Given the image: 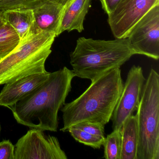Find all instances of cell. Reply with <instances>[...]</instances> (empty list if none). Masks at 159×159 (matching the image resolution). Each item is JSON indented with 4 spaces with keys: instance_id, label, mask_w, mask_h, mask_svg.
I'll use <instances>...</instances> for the list:
<instances>
[{
    "instance_id": "obj_17",
    "label": "cell",
    "mask_w": 159,
    "mask_h": 159,
    "mask_svg": "<svg viewBox=\"0 0 159 159\" xmlns=\"http://www.w3.org/2000/svg\"><path fill=\"white\" fill-rule=\"evenodd\" d=\"M104 158L106 159H121V130H113L105 138Z\"/></svg>"
},
{
    "instance_id": "obj_1",
    "label": "cell",
    "mask_w": 159,
    "mask_h": 159,
    "mask_svg": "<svg viewBox=\"0 0 159 159\" xmlns=\"http://www.w3.org/2000/svg\"><path fill=\"white\" fill-rule=\"evenodd\" d=\"M74 77L66 67L50 72L42 84L9 108L17 122L30 128L57 132L58 111L65 104Z\"/></svg>"
},
{
    "instance_id": "obj_12",
    "label": "cell",
    "mask_w": 159,
    "mask_h": 159,
    "mask_svg": "<svg viewBox=\"0 0 159 159\" xmlns=\"http://www.w3.org/2000/svg\"><path fill=\"white\" fill-rule=\"evenodd\" d=\"M65 6L50 2L33 10L35 32H52L58 37L60 21Z\"/></svg>"
},
{
    "instance_id": "obj_21",
    "label": "cell",
    "mask_w": 159,
    "mask_h": 159,
    "mask_svg": "<svg viewBox=\"0 0 159 159\" xmlns=\"http://www.w3.org/2000/svg\"><path fill=\"white\" fill-rule=\"evenodd\" d=\"M120 1V0H100L102 9L107 15L115 9Z\"/></svg>"
},
{
    "instance_id": "obj_22",
    "label": "cell",
    "mask_w": 159,
    "mask_h": 159,
    "mask_svg": "<svg viewBox=\"0 0 159 159\" xmlns=\"http://www.w3.org/2000/svg\"><path fill=\"white\" fill-rule=\"evenodd\" d=\"M5 22L3 18V15H2V12L0 11V27L2 26V25L5 24Z\"/></svg>"
},
{
    "instance_id": "obj_3",
    "label": "cell",
    "mask_w": 159,
    "mask_h": 159,
    "mask_svg": "<svg viewBox=\"0 0 159 159\" xmlns=\"http://www.w3.org/2000/svg\"><path fill=\"white\" fill-rule=\"evenodd\" d=\"M136 54L127 38L107 41L81 37L70 54V64L75 77L93 82L108 71L120 68Z\"/></svg>"
},
{
    "instance_id": "obj_9",
    "label": "cell",
    "mask_w": 159,
    "mask_h": 159,
    "mask_svg": "<svg viewBox=\"0 0 159 159\" xmlns=\"http://www.w3.org/2000/svg\"><path fill=\"white\" fill-rule=\"evenodd\" d=\"M146 80L141 67H131L111 118L113 130H121L125 120L137 110Z\"/></svg>"
},
{
    "instance_id": "obj_13",
    "label": "cell",
    "mask_w": 159,
    "mask_h": 159,
    "mask_svg": "<svg viewBox=\"0 0 159 159\" xmlns=\"http://www.w3.org/2000/svg\"><path fill=\"white\" fill-rule=\"evenodd\" d=\"M2 12L5 23L14 29L20 41L36 33L33 10L17 9Z\"/></svg>"
},
{
    "instance_id": "obj_23",
    "label": "cell",
    "mask_w": 159,
    "mask_h": 159,
    "mask_svg": "<svg viewBox=\"0 0 159 159\" xmlns=\"http://www.w3.org/2000/svg\"><path fill=\"white\" fill-rule=\"evenodd\" d=\"M1 125L0 124V132H1Z\"/></svg>"
},
{
    "instance_id": "obj_8",
    "label": "cell",
    "mask_w": 159,
    "mask_h": 159,
    "mask_svg": "<svg viewBox=\"0 0 159 159\" xmlns=\"http://www.w3.org/2000/svg\"><path fill=\"white\" fill-rule=\"evenodd\" d=\"M127 38L137 54L159 59V4L137 23Z\"/></svg>"
},
{
    "instance_id": "obj_2",
    "label": "cell",
    "mask_w": 159,
    "mask_h": 159,
    "mask_svg": "<svg viewBox=\"0 0 159 159\" xmlns=\"http://www.w3.org/2000/svg\"><path fill=\"white\" fill-rule=\"evenodd\" d=\"M120 68L105 73L91 83L79 98L61 109L64 125L60 131L80 123L91 122L105 126L111 120L123 88Z\"/></svg>"
},
{
    "instance_id": "obj_6",
    "label": "cell",
    "mask_w": 159,
    "mask_h": 159,
    "mask_svg": "<svg viewBox=\"0 0 159 159\" xmlns=\"http://www.w3.org/2000/svg\"><path fill=\"white\" fill-rule=\"evenodd\" d=\"M31 128L15 145V159H67L57 138Z\"/></svg>"
},
{
    "instance_id": "obj_18",
    "label": "cell",
    "mask_w": 159,
    "mask_h": 159,
    "mask_svg": "<svg viewBox=\"0 0 159 159\" xmlns=\"http://www.w3.org/2000/svg\"><path fill=\"white\" fill-rule=\"evenodd\" d=\"M67 132H69L76 141L94 149L100 148L105 142V137H101L94 135L73 126L70 127Z\"/></svg>"
},
{
    "instance_id": "obj_10",
    "label": "cell",
    "mask_w": 159,
    "mask_h": 159,
    "mask_svg": "<svg viewBox=\"0 0 159 159\" xmlns=\"http://www.w3.org/2000/svg\"><path fill=\"white\" fill-rule=\"evenodd\" d=\"M50 73L30 74L5 84L0 92V106L9 108L42 84Z\"/></svg>"
},
{
    "instance_id": "obj_14",
    "label": "cell",
    "mask_w": 159,
    "mask_h": 159,
    "mask_svg": "<svg viewBox=\"0 0 159 159\" xmlns=\"http://www.w3.org/2000/svg\"><path fill=\"white\" fill-rule=\"evenodd\" d=\"M121 159H136L139 141L138 126L136 115L128 117L121 128Z\"/></svg>"
},
{
    "instance_id": "obj_20",
    "label": "cell",
    "mask_w": 159,
    "mask_h": 159,
    "mask_svg": "<svg viewBox=\"0 0 159 159\" xmlns=\"http://www.w3.org/2000/svg\"><path fill=\"white\" fill-rule=\"evenodd\" d=\"M0 159H15V146L10 140L0 142Z\"/></svg>"
},
{
    "instance_id": "obj_15",
    "label": "cell",
    "mask_w": 159,
    "mask_h": 159,
    "mask_svg": "<svg viewBox=\"0 0 159 159\" xmlns=\"http://www.w3.org/2000/svg\"><path fill=\"white\" fill-rule=\"evenodd\" d=\"M71 0H0V11L22 9L33 10L50 2L66 6Z\"/></svg>"
},
{
    "instance_id": "obj_16",
    "label": "cell",
    "mask_w": 159,
    "mask_h": 159,
    "mask_svg": "<svg viewBox=\"0 0 159 159\" xmlns=\"http://www.w3.org/2000/svg\"><path fill=\"white\" fill-rule=\"evenodd\" d=\"M20 42L19 36L11 26L5 23L0 27V59L12 52Z\"/></svg>"
},
{
    "instance_id": "obj_5",
    "label": "cell",
    "mask_w": 159,
    "mask_h": 159,
    "mask_svg": "<svg viewBox=\"0 0 159 159\" xmlns=\"http://www.w3.org/2000/svg\"><path fill=\"white\" fill-rule=\"evenodd\" d=\"M137 111L136 159H159V75L153 69L145 81Z\"/></svg>"
},
{
    "instance_id": "obj_19",
    "label": "cell",
    "mask_w": 159,
    "mask_h": 159,
    "mask_svg": "<svg viewBox=\"0 0 159 159\" xmlns=\"http://www.w3.org/2000/svg\"><path fill=\"white\" fill-rule=\"evenodd\" d=\"M73 126L94 135L105 137V126L100 124L91 122H84L73 125Z\"/></svg>"
},
{
    "instance_id": "obj_4",
    "label": "cell",
    "mask_w": 159,
    "mask_h": 159,
    "mask_svg": "<svg viewBox=\"0 0 159 159\" xmlns=\"http://www.w3.org/2000/svg\"><path fill=\"white\" fill-rule=\"evenodd\" d=\"M57 36L52 32L34 33L0 59V85L30 74L46 72L45 64Z\"/></svg>"
},
{
    "instance_id": "obj_7",
    "label": "cell",
    "mask_w": 159,
    "mask_h": 159,
    "mask_svg": "<svg viewBox=\"0 0 159 159\" xmlns=\"http://www.w3.org/2000/svg\"><path fill=\"white\" fill-rule=\"evenodd\" d=\"M158 4L159 0H120L108 15V23L115 39L127 38L137 23Z\"/></svg>"
},
{
    "instance_id": "obj_11",
    "label": "cell",
    "mask_w": 159,
    "mask_h": 159,
    "mask_svg": "<svg viewBox=\"0 0 159 159\" xmlns=\"http://www.w3.org/2000/svg\"><path fill=\"white\" fill-rule=\"evenodd\" d=\"M92 0H71L65 6L60 21L58 36L64 31L84 30V22L91 7Z\"/></svg>"
}]
</instances>
